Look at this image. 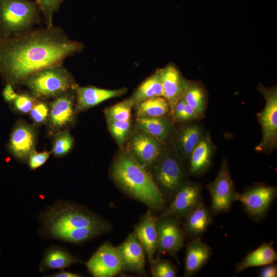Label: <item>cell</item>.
I'll return each mask as SVG.
<instances>
[{
	"label": "cell",
	"instance_id": "obj_1",
	"mask_svg": "<svg viewBox=\"0 0 277 277\" xmlns=\"http://www.w3.org/2000/svg\"><path fill=\"white\" fill-rule=\"evenodd\" d=\"M84 48L59 27L30 29L8 37L0 36V74L13 86L24 83L32 74L62 64Z\"/></svg>",
	"mask_w": 277,
	"mask_h": 277
},
{
	"label": "cell",
	"instance_id": "obj_2",
	"mask_svg": "<svg viewBox=\"0 0 277 277\" xmlns=\"http://www.w3.org/2000/svg\"><path fill=\"white\" fill-rule=\"evenodd\" d=\"M111 175L126 193L152 211L165 209L166 203L146 169L127 153L118 156L111 168Z\"/></svg>",
	"mask_w": 277,
	"mask_h": 277
},
{
	"label": "cell",
	"instance_id": "obj_3",
	"mask_svg": "<svg viewBox=\"0 0 277 277\" xmlns=\"http://www.w3.org/2000/svg\"><path fill=\"white\" fill-rule=\"evenodd\" d=\"M43 223L47 233L58 239L63 234L74 229L110 225L87 209L64 202H57L46 211Z\"/></svg>",
	"mask_w": 277,
	"mask_h": 277
},
{
	"label": "cell",
	"instance_id": "obj_4",
	"mask_svg": "<svg viewBox=\"0 0 277 277\" xmlns=\"http://www.w3.org/2000/svg\"><path fill=\"white\" fill-rule=\"evenodd\" d=\"M148 170L166 204L189 174L185 161L173 152L161 153Z\"/></svg>",
	"mask_w": 277,
	"mask_h": 277
},
{
	"label": "cell",
	"instance_id": "obj_5",
	"mask_svg": "<svg viewBox=\"0 0 277 277\" xmlns=\"http://www.w3.org/2000/svg\"><path fill=\"white\" fill-rule=\"evenodd\" d=\"M24 84L36 99L56 98L78 86L70 72L57 65L41 70L29 76Z\"/></svg>",
	"mask_w": 277,
	"mask_h": 277
},
{
	"label": "cell",
	"instance_id": "obj_6",
	"mask_svg": "<svg viewBox=\"0 0 277 277\" xmlns=\"http://www.w3.org/2000/svg\"><path fill=\"white\" fill-rule=\"evenodd\" d=\"M38 16L36 3L29 0H0V36L11 37L30 29Z\"/></svg>",
	"mask_w": 277,
	"mask_h": 277
},
{
	"label": "cell",
	"instance_id": "obj_7",
	"mask_svg": "<svg viewBox=\"0 0 277 277\" xmlns=\"http://www.w3.org/2000/svg\"><path fill=\"white\" fill-rule=\"evenodd\" d=\"M257 89L263 96L265 105L263 110L256 114L262 137L255 150L269 154L277 147V89L276 86L266 88L262 85Z\"/></svg>",
	"mask_w": 277,
	"mask_h": 277
},
{
	"label": "cell",
	"instance_id": "obj_8",
	"mask_svg": "<svg viewBox=\"0 0 277 277\" xmlns=\"http://www.w3.org/2000/svg\"><path fill=\"white\" fill-rule=\"evenodd\" d=\"M211 197L209 210L213 216L230 212L234 202L238 201L236 192L229 171L227 159H224L215 179L206 186Z\"/></svg>",
	"mask_w": 277,
	"mask_h": 277
},
{
	"label": "cell",
	"instance_id": "obj_9",
	"mask_svg": "<svg viewBox=\"0 0 277 277\" xmlns=\"http://www.w3.org/2000/svg\"><path fill=\"white\" fill-rule=\"evenodd\" d=\"M276 196V187L258 182L239 193L238 201L250 218L259 221L265 216Z\"/></svg>",
	"mask_w": 277,
	"mask_h": 277
},
{
	"label": "cell",
	"instance_id": "obj_10",
	"mask_svg": "<svg viewBox=\"0 0 277 277\" xmlns=\"http://www.w3.org/2000/svg\"><path fill=\"white\" fill-rule=\"evenodd\" d=\"M158 234V256L167 254L175 256L184 246L186 233L180 219L171 215H161L156 217Z\"/></svg>",
	"mask_w": 277,
	"mask_h": 277
},
{
	"label": "cell",
	"instance_id": "obj_11",
	"mask_svg": "<svg viewBox=\"0 0 277 277\" xmlns=\"http://www.w3.org/2000/svg\"><path fill=\"white\" fill-rule=\"evenodd\" d=\"M202 185L197 182H184L176 190L169 206L161 215L183 219L203 202Z\"/></svg>",
	"mask_w": 277,
	"mask_h": 277
},
{
	"label": "cell",
	"instance_id": "obj_12",
	"mask_svg": "<svg viewBox=\"0 0 277 277\" xmlns=\"http://www.w3.org/2000/svg\"><path fill=\"white\" fill-rule=\"evenodd\" d=\"M162 143L141 129L131 136L126 152L141 166L148 170L162 153Z\"/></svg>",
	"mask_w": 277,
	"mask_h": 277
},
{
	"label": "cell",
	"instance_id": "obj_13",
	"mask_svg": "<svg viewBox=\"0 0 277 277\" xmlns=\"http://www.w3.org/2000/svg\"><path fill=\"white\" fill-rule=\"evenodd\" d=\"M95 277H112L122 271V263L115 247L109 242L103 243L86 263Z\"/></svg>",
	"mask_w": 277,
	"mask_h": 277
},
{
	"label": "cell",
	"instance_id": "obj_14",
	"mask_svg": "<svg viewBox=\"0 0 277 277\" xmlns=\"http://www.w3.org/2000/svg\"><path fill=\"white\" fill-rule=\"evenodd\" d=\"M36 133L33 127L19 121L14 126L10 134L8 149L10 153L21 161L28 160L35 150Z\"/></svg>",
	"mask_w": 277,
	"mask_h": 277
},
{
	"label": "cell",
	"instance_id": "obj_15",
	"mask_svg": "<svg viewBox=\"0 0 277 277\" xmlns=\"http://www.w3.org/2000/svg\"><path fill=\"white\" fill-rule=\"evenodd\" d=\"M115 248L122 263V271L143 273L146 254L133 232L129 233L125 240Z\"/></svg>",
	"mask_w": 277,
	"mask_h": 277
},
{
	"label": "cell",
	"instance_id": "obj_16",
	"mask_svg": "<svg viewBox=\"0 0 277 277\" xmlns=\"http://www.w3.org/2000/svg\"><path fill=\"white\" fill-rule=\"evenodd\" d=\"M156 217L149 209L134 226L133 233L143 247L150 264L154 260L158 247Z\"/></svg>",
	"mask_w": 277,
	"mask_h": 277
},
{
	"label": "cell",
	"instance_id": "obj_17",
	"mask_svg": "<svg viewBox=\"0 0 277 277\" xmlns=\"http://www.w3.org/2000/svg\"><path fill=\"white\" fill-rule=\"evenodd\" d=\"M215 150L209 133L206 132L191 153L188 163L189 174L196 177L204 175L212 166Z\"/></svg>",
	"mask_w": 277,
	"mask_h": 277
},
{
	"label": "cell",
	"instance_id": "obj_18",
	"mask_svg": "<svg viewBox=\"0 0 277 277\" xmlns=\"http://www.w3.org/2000/svg\"><path fill=\"white\" fill-rule=\"evenodd\" d=\"M73 89L69 90L54 98L50 106L49 123L53 131L65 128L74 118Z\"/></svg>",
	"mask_w": 277,
	"mask_h": 277
},
{
	"label": "cell",
	"instance_id": "obj_19",
	"mask_svg": "<svg viewBox=\"0 0 277 277\" xmlns=\"http://www.w3.org/2000/svg\"><path fill=\"white\" fill-rule=\"evenodd\" d=\"M158 70L163 85V96L169 103L171 113L182 96L188 81L173 64H169Z\"/></svg>",
	"mask_w": 277,
	"mask_h": 277
},
{
	"label": "cell",
	"instance_id": "obj_20",
	"mask_svg": "<svg viewBox=\"0 0 277 277\" xmlns=\"http://www.w3.org/2000/svg\"><path fill=\"white\" fill-rule=\"evenodd\" d=\"M212 254L211 248L201 238L191 239L186 246L184 276L195 275L208 263Z\"/></svg>",
	"mask_w": 277,
	"mask_h": 277
},
{
	"label": "cell",
	"instance_id": "obj_21",
	"mask_svg": "<svg viewBox=\"0 0 277 277\" xmlns=\"http://www.w3.org/2000/svg\"><path fill=\"white\" fill-rule=\"evenodd\" d=\"M75 91L76 95V110L83 111L93 107L107 100L120 97L127 92V89L123 88L109 90L92 86H77Z\"/></svg>",
	"mask_w": 277,
	"mask_h": 277
},
{
	"label": "cell",
	"instance_id": "obj_22",
	"mask_svg": "<svg viewBox=\"0 0 277 277\" xmlns=\"http://www.w3.org/2000/svg\"><path fill=\"white\" fill-rule=\"evenodd\" d=\"M183 219V228L191 240L201 238L214 221L213 215L204 202Z\"/></svg>",
	"mask_w": 277,
	"mask_h": 277
},
{
	"label": "cell",
	"instance_id": "obj_23",
	"mask_svg": "<svg viewBox=\"0 0 277 277\" xmlns=\"http://www.w3.org/2000/svg\"><path fill=\"white\" fill-rule=\"evenodd\" d=\"M205 133L204 127L196 123L184 126L178 132L176 139V148L179 155L187 164L192 151Z\"/></svg>",
	"mask_w": 277,
	"mask_h": 277
},
{
	"label": "cell",
	"instance_id": "obj_24",
	"mask_svg": "<svg viewBox=\"0 0 277 277\" xmlns=\"http://www.w3.org/2000/svg\"><path fill=\"white\" fill-rule=\"evenodd\" d=\"M273 244V242L264 243L255 250L248 252L237 263L235 272L240 273L248 268L263 266L274 262L277 260V253Z\"/></svg>",
	"mask_w": 277,
	"mask_h": 277
},
{
	"label": "cell",
	"instance_id": "obj_25",
	"mask_svg": "<svg viewBox=\"0 0 277 277\" xmlns=\"http://www.w3.org/2000/svg\"><path fill=\"white\" fill-rule=\"evenodd\" d=\"M201 118L204 117L208 104L206 90L201 82L188 81L182 96Z\"/></svg>",
	"mask_w": 277,
	"mask_h": 277
},
{
	"label": "cell",
	"instance_id": "obj_26",
	"mask_svg": "<svg viewBox=\"0 0 277 277\" xmlns=\"http://www.w3.org/2000/svg\"><path fill=\"white\" fill-rule=\"evenodd\" d=\"M81 262L67 250L57 247H52L46 251L40 270L44 271L51 269H63Z\"/></svg>",
	"mask_w": 277,
	"mask_h": 277
},
{
	"label": "cell",
	"instance_id": "obj_27",
	"mask_svg": "<svg viewBox=\"0 0 277 277\" xmlns=\"http://www.w3.org/2000/svg\"><path fill=\"white\" fill-rule=\"evenodd\" d=\"M138 127L161 143L165 142L170 136L171 124L169 120L164 116L157 117H137Z\"/></svg>",
	"mask_w": 277,
	"mask_h": 277
},
{
	"label": "cell",
	"instance_id": "obj_28",
	"mask_svg": "<svg viewBox=\"0 0 277 277\" xmlns=\"http://www.w3.org/2000/svg\"><path fill=\"white\" fill-rule=\"evenodd\" d=\"M163 96V85L159 70L145 80L130 97L134 105L142 101Z\"/></svg>",
	"mask_w": 277,
	"mask_h": 277
},
{
	"label": "cell",
	"instance_id": "obj_29",
	"mask_svg": "<svg viewBox=\"0 0 277 277\" xmlns=\"http://www.w3.org/2000/svg\"><path fill=\"white\" fill-rule=\"evenodd\" d=\"M135 105L137 117H162L170 112L169 103L164 96L149 98Z\"/></svg>",
	"mask_w": 277,
	"mask_h": 277
},
{
	"label": "cell",
	"instance_id": "obj_30",
	"mask_svg": "<svg viewBox=\"0 0 277 277\" xmlns=\"http://www.w3.org/2000/svg\"><path fill=\"white\" fill-rule=\"evenodd\" d=\"M133 105L132 101L129 97L107 108L105 111L107 120L118 121L131 120V111Z\"/></svg>",
	"mask_w": 277,
	"mask_h": 277
},
{
	"label": "cell",
	"instance_id": "obj_31",
	"mask_svg": "<svg viewBox=\"0 0 277 277\" xmlns=\"http://www.w3.org/2000/svg\"><path fill=\"white\" fill-rule=\"evenodd\" d=\"M73 144V139L68 131H58L54 138L52 152L55 156H63L70 151Z\"/></svg>",
	"mask_w": 277,
	"mask_h": 277
},
{
	"label": "cell",
	"instance_id": "obj_32",
	"mask_svg": "<svg viewBox=\"0 0 277 277\" xmlns=\"http://www.w3.org/2000/svg\"><path fill=\"white\" fill-rule=\"evenodd\" d=\"M109 130L120 146L125 142L130 132L131 120L118 121L107 120Z\"/></svg>",
	"mask_w": 277,
	"mask_h": 277
},
{
	"label": "cell",
	"instance_id": "obj_33",
	"mask_svg": "<svg viewBox=\"0 0 277 277\" xmlns=\"http://www.w3.org/2000/svg\"><path fill=\"white\" fill-rule=\"evenodd\" d=\"M152 275L154 277H175L177 271L174 265L167 260L154 259L150 264Z\"/></svg>",
	"mask_w": 277,
	"mask_h": 277
},
{
	"label": "cell",
	"instance_id": "obj_34",
	"mask_svg": "<svg viewBox=\"0 0 277 277\" xmlns=\"http://www.w3.org/2000/svg\"><path fill=\"white\" fill-rule=\"evenodd\" d=\"M50 106L43 101H36L30 115L32 121L37 124H42L46 122L49 118Z\"/></svg>",
	"mask_w": 277,
	"mask_h": 277
},
{
	"label": "cell",
	"instance_id": "obj_35",
	"mask_svg": "<svg viewBox=\"0 0 277 277\" xmlns=\"http://www.w3.org/2000/svg\"><path fill=\"white\" fill-rule=\"evenodd\" d=\"M63 0H37V3L44 13L48 27L53 26L52 19L55 12L59 7Z\"/></svg>",
	"mask_w": 277,
	"mask_h": 277
},
{
	"label": "cell",
	"instance_id": "obj_36",
	"mask_svg": "<svg viewBox=\"0 0 277 277\" xmlns=\"http://www.w3.org/2000/svg\"><path fill=\"white\" fill-rule=\"evenodd\" d=\"M36 100L34 96L27 94H18L17 97L12 103L15 110L22 113L30 112Z\"/></svg>",
	"mask_w": 277,
	"mask_h": 277
},
{
	"label": "cell",
	"instance_id": "obj_37",
	"mask_svg": "<svg viewBox=\"0 0 277 277\" xmlns=\"http://www.w3.org/2000/svg\"><path fill=\"white\" fill-rule=\"evenodd\" d=\"M51 153L47 151L38 153L35 150L33 151L28 159L30 168L34 170L42 166L47 161Z\"/></svg>",
	"mask_w": 277,
	"mask_h": 277
},
{
	"label": "cell",
	"instance_id": "obj_38",
	"mask_svg": "<svg viewBox=\"0 0 277 277\" xmlns=\"http://www.w3.org/2000/svg\"><path fill=\"white\" fill-rule=\"evenodd\" d=\"M201 119L195 111L187 103L185 108L177 119V121L186 122Z\"/></svg>",
	"mask_w": 277,
	"mask_h": 277
},
{
	"label": "cell",
	"instance_id": "obj_39",
	"mask_svg": "<svg viewBox=\"0 0 277 277\" xmlns=\"http://www.w3.org/2000/svg\"><path fill=\"white\" fill-rule=\"evenodd\" d=\"M259 276L260 277H276L277 266L274 262L263 266Z\"/></svg>",
	"mask_w": 277,
	"mask_h": 277
},
{
	"label": "cell",
	"instance_id": "obj_40",
	"mask_svg": "<svg viewBox=\"0 0 277 277\" xmlns=\"http://www.w3.org/2000/svg\"><path fill=\"white\" fill-rule=\"evenodd\" d=\"M2 95L5 102L12 103L17 97L18 94L15 92L11 84L6 83Z\"/></svg>",
	"mask_w": 277,
	"mask_h": 277
},
{
	"label": "cell",
	"instance_id": "obj_41",
	"mask_svg": "<svg viewBox=\"0 0 277 277\" xmlns=\"http://www.w3.org/2000/svg\"><path fill=\"white\" fill-rule=\"evenodd\" d=\"M52 276H55V277H79L81 276V275L68 272L66 271L62 270L60 273L53 274Z\"/></svg>",
	"mask_w": 277,
	"mask_h": 277
},
{
	"label": "cell",
	"instance_id": "obj_42",
	"mask_svg": "<svg viewBox=\"0 0 277 277\" xmlns=\"http://www.w3.org/2000/svg\"><path fill=\"white\" fill-rule=\"evenodd\" d=\"M36 1L37 2V0H36Z\"/></svg>",
	"mask_w": 277,
	"mask_h": 277
}]
</instances>
